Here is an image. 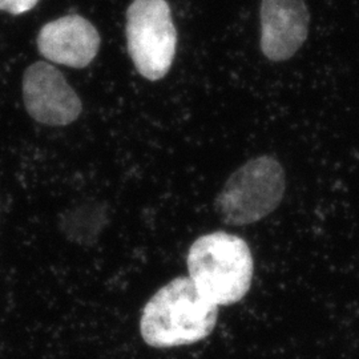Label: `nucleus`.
Wrapping results in <instances>:
<instances>
[{
	"instance_id": "obj_5",
	"label": "nucleus",
	"mask_w": 359,
	"mask_h": 359,
	"mask_svg": "<svg viewBox=\"0 0 359 359\" xmlns=\"http://www.w3.org/2000/svg\"><path fill=\"white\" fill-rule=\"evenodd\" d=\"M23 102L28 115L50 127H65L81 115L83 104L63 74L53 65L38 62L23 76Z\"/></svg>"
},
{
	"instance_id": "obj_4",
	"label": "nucleus",
	"mask_w": 359,
	"mask_h": 359,
	"mask_svg": "<svg viewBox=\"0 0 359 359\" xmlns=\"http://www.w3.org/2000/svg\"><path fill=\"white\" fill-rule=\"evenodd\" d=\"M129 56L142 76L160 80L173 63L177 32L167 0H135L127 11Z\"/></svg>"
},
{
	"instance_id": "obj_1",
	"label": "nucleus",
	"mask_w": 359,
	"mask_h": 359,
	"mask_svg": "<svg viewBox=\"0 0 359 359\" xmlns=\"http://www.w3.org/2000/svg\"><path fill=\"white\" fill-rule=\"evenodd\" d=\"M217 317V305L200 294L189 277H177L142 309L140 333L154 348L192 345L212 334Z\"/></svg>"
},
{
	"instance_id": "obj_7",
	"label": "nucleus",
	"mask_w": 359,
	"mask_h": 359,
	"mask_svg": "<svg viewBox=\"0 0 359 359\" xmlns=\"http://www.w3.org/2000/svg\"><path fill=\"white\" fill-rule=\"evenodd\" d=\"M38 50L47 60L71 68H84L100 48L97 29L80 15L52 20L39 32Z\"/></svg>"
},
{
	"instance_id": "obj_3",
	"label": "nucleus",
	"mask_w": 359,
	"mask_h": 359,
	"mask_svg": "<svg viewBox=\"0 0 359 359\" xmlns=\"http://www.w3.org/2000/svg\"><path fill=\"white\" fill-rule=\"evenodd\" d=\"M285 188L283 165L271 156L256 157L226 180L216 198V210L229 225L255 224L278 208Z\"/></svg>"
},
{
	"instance_id": "obj_2",
	"label": "nucleus",
	"mask_w": 359,
	"mask_h": 359,
	"mask_svg": "<svg viewBox=\"0 0 359 359\" xmlns=\"http://www.w3.org/2000/svg\"><path fill=\"white\" fill-rule=\"evenodd\" d=\"M187 265L198 293L217 306L240 302L248 294L255 273L249 245L226 231L198 237L188 252Z\"/></svg>"
},
{
	"instance_id": "obj_6",
	"label": "nucleus",
	"mask_w": 359,
	"mask_h": 359,
	"mask_svg": "<svg viewBox=\"0 0 359 359\" xmlns=\"http://www.w3.org/2000/svg\"><path fill=\"white\" fill-rule=\"evenodd\" d=\"M261 50L271 62H285L309 36L310 13L305 0L261 1Z\"/></svg>"
},
{
	"instance_id": "obj_8",
	"label": "nucleus",
	"mask_w": 359,
	"mask_h": 359,
	"mask_svg": "<svg viewBox=\"0 0 359 359\" xmlns=\"http://www.w3.org/2000/svg\"><path fill=\"white\" fill-rule=\"evenodd\" d=\"M38 3L39 0H0V11L22 15L32 10Z\"/></svg>"
}]
</instances>
